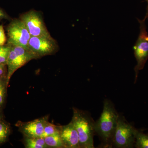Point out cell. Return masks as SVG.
<instances>
[{
    "label": "cell",
    "mask_w": 148,
    "mask_h": 148,
    "mask_svg": "<svg viewBox=\"0 0 148 148\" xmlns=\"http://www.w3.org/2000/svg\"><path fill=\"white\" fill-rule=\"evenodd\" d=\"M119 115L110 101H104L103 112L95 123V132L102 139L105 147H112L114 133L116 128Z\"/></svg>",
    "instance_id": "6da1fadb"
},
{
    "label": "cell",
    "mask_w": 148,
    "mask_h": 148,
    "mask_svg": "<svg viewBox=\"0 0 148 148\" xmlns=\"http://www.w3.org/2000/svg\"><path fill=\"white\" fill-rule=\"evenodd\" d=\"M71 121L79 138L80 148H94L93 136L95 123L88 114L73 108Z\"/></svg>",
    "instance_id": "7a4b0ae2"
},
{
    "label": "cell",
    "mask_w": 148,
    "mask_h": 148,
    "mask_svg": "<svg viewBox=\"0 0 148 148\" xmlns=\"http://www.w3.org/2000/svg\"><path fill=\"white\" fill-rule=\"evenodd\" d=\"M148 18L146 14L143 20L137 18L140 24V34L133 46L134 55L137 64L135 67V82L137 81L138 74L145 67L148 59V33L147 32L146 20Z\"/></svg>",
    "instance_id": "3957f363"
},
{
    "label": "cell",
    "mask_w": 148,
    "mask_h": 148,
    "mask_svg": "<svg viewBox=\"0 0 148 148\" xmlns=\"http://www.w3.org/2000/svg\"><path fill=\"white\" fill-rule=\"evenodd\" d=\"M36 55L28 48L11 45L7 61L8 74L6 83L8 85L11 77L18 69L31 60L37 59Z\"/></svg>",
    "instance_id": "277c9868"
},
{
    "label": "cell",
    "mask_w": 148,
    "mask_h": 148,
    "mask_svg": "<svg viewBox=\"0 0 148 148\" xmlns=\"http://www.w3.org/2000/svg\"><path fill=\"white\" fill-rule=\"evenodd\" d=\"M136 128L127 123L123 117H119L112 140V146L119 148L133 147Z\"/></svg>",
    "instance_id": "5b68a950"
},
{
    "label": "cell",
    "mask_w": 148,
    "mask_h": 148,
    "mask_svg": "<svg viewBox=\"0 0 148 148\" xmlns=\"http://www.w3.org/2000/svg\"><path fill=\"white\" fill-rule=\"evenodd\" d=\"M7 43L12 46L28 48L31 35L25 24L20 18L10 21L7 28Z\"/></svg>",
    "instance_id": "8992f818"
},
{
    "label": "cell",
    "mask_w": 148,
    "mask_h": 148,
    "mask_svg": "<svg viewBox=\"0 0 148 148\" xmlns=\"http://www.w3.org/2000/svg\"><path fill=\"white\" fill-rule=\"evenodd\" d=\"M19 18L25 24L31 36H51L38 12L29 11L21 14Z\"/></svg>",
    "instance_id": "52a82bcc"
},
{
    "label": "cell",
    "mask_w": 148,
    "mask_h": 148,
    "mask_svg": "<svg viewBox=\"0 0 148 148\" xmlns=\"http://www.w3.org/2000/svg\"><path fill=\"white\" fill-rule=\"evenodd\" d=\"M58 48L56 41L51 36H32L28 44V48L38 59L54 54Z\"/></svg>",
    "instance_id": "ba28073f"
},
{
    "label": "cell",
    "mask_w": 148,
    "mask_h": 148,
    "mask_svg": "<svg viewBox=\"0 0 148 148\" xmlns=\"http://www.w3.org/2000/svg\"><path fill=\"white\" fill-rule=\"evenodd\" d=\"M47 121L48 116H45L26 122L18 121L16 126L24 137L42 138L44 128Z\"/></svg>",
    "instance_id": "9c48e42d"
},
{
    "label": "cell",
    "mask_w": 148,
    "mask_h": 148,
    "mask_svg": "<svg viewBox=\"0 0 148 148\" xmlns=\"http://www.w3.org/2000/svg\"><path fill=\"white\" fill-rule=\"evenodd\" d=\"M60 134L65 148H80L78 134L71 121L60 126Z\"/></svg>",
    "instance_id": "30bf717a"
},
{
    "label": "cell",
    "mask_w": 148,
    "mask_h": 148,
    "mask_svg": "<svg viewBox=\"0 0 148 148\" xmlns=\"http://www.w3.org/2000/svg\"><path fill=\"white\" fill-rule=\"evenodd\" d=\"M24 144L26 148H47L44 138L24 137Z\"/></svg>",
    "instance_id": "8fae6325"
},
{
    "label": "cell",
    "mask_w": 148,
    "mask_h": 148,
    "mask_svg": "<svg viewBox=\"0 0 148 148\" xmlns=\"http://www.w3.org/2000/svg\"><path fill=\"white\" fill-rule=\"evenodd\" d=\"M44 138L48 148H66L60 136V132Z\"/></svg>",
    "instance_id": "7c38bea8"
},
{
    "label": "cell",
    "mask_w": 148,
    "mask_h": 148,
    "mask_svg": "<svg viewBox=\"0 0 148 148\" xmlns=\"http://www.w3.org/2000/svg\"><path fill=\"white\" fill-rule=\"evenodd\" d=\"M135 147L137 148H148V134L135 130Z\"/></svg>",
    "instance_id": "4fadbf2b"
},
{
    "label": "cell",
    "mask_w": 148,
    "mask_h": 148,
    "mask_svg": "<svg viewBox=\"0 0 148 148\" xmlns=\"http://www.w3.org/2000/svg\"><path fill=\"white\" fill-rule=\"evenodd\" d=\"M60 132V126L56 125L51 123L49 121L47 122L44 128L43 132L42 138H44L47 136L54 135Z\"/></svg>",
    "instance_id": "5bb4252c"
},
{
    "label": "cell",
    "mask_w": 148,
    "mask_h": 148,
    "mask_svg": "<svg viewBox=\"0 0 148 148\" xmlns=\"http://www.w3.org/2000/svg\"><path fill=\"white\" fill-rule=\"evenodd\" d=\"M10 133V126L4 122L0 121V144L4 143Z\"/></svg>",
    "instance_id": "9a60e30c"
},
{
    "label": "cell",
    "mask_w": 148,
    "mask_h": 148,
    "mask_svg": "<svg viewBox=\"0 0 148 148\" xmlns=\"http://www.w3.org/2000/svg\"><path fill=\"white\" fill-rule=\"evenodd\" d=\"M11 47V45L7 43L0 46V64L6 65Z\"/></svg>",
    "instance_id": "2e32d148"
},
{
    "label": "cell",
    "mask_w": 148,
    "mask_h": 148,
    "mask_svg": "<svg viewBox=\"0 0 148 148\" xmlns=\"http://www.w3.org/2000/svg\"><path fill=\"white\" fill-rule=\"evenodd\" d=\"M7 86L6 80L0 81V108H1L4 103Z\"/></svg>",
    "instance_id": "e0dca14e"
},
{
    "label": "cell",
    "mask_w": 148,
    "mask_h": 148,
    "mask_svg": "<svg viewBox=\"0 0 148 148\" xmlns=\"http://www.w3.org/2000/svg\"><path fill=\"white\" fill-rule=\"evenodd\" d=\"M7 74L8 69L7 65L0 64V81L7 80Z\"/></svg>",
    "instance_id": "ac0fdd59"
},
{
    "label": "cell",
    "mask_w": 148,
    "mask_h": 148,
    "mask_svg": "<svg viewBox=\"0 0 148 148\" xmlns=\"http://www.w3.org/2000/svg\"><path fill=\"white\" fill-rule=\"evenodd\" d=\"M7 37L5 35L3 25H0V46L5 45L7 43Z\"/></svg>",
    "instance_id": "d6986e66"
},
{
    "label": "cell",
    "mask_w": 148,
    "mask_h": 148,
    "mask_svg": "<svg viewBox=\"0 0 148 148\" xmlns=\"http://www.w3.org/2000/svg\"><path fill=\"white\" fill-rule=\"evenodd\" d=\"M10 16L2 9L0 8V22L4 19H9Z\"/></svg>",
    "instance_id": "ffe728a7"
},
{
    "label": "cell",
    "mask_w": 148,
    "mask_h": 148,
    "mask_svg": "<svg viewBox=\"0 0 148 148\" xmlns=\"http://www.w3.org/2000/svg\"><path fill=\"white\" fill-rule=\"evenodd\" d=\"M147 3V13L146 14H148V0H145Z\"/></svg>",
    "instance_id": "44dd1931"
},
{
    "label": "cell",
    "mask_w": 148,
    "mask_h": 148,
    "mask_svg": "<svg viewBox=\"0 0 148 148\" xmlns=\"http://www.w3.org/2000/svg\"><path fill=\"white\" fill-rule=\"evenodd\" d=\"M1 121V114H0V121Z\"/></svg>",
    "instance_id": "7402d4cb"
}]
</instances>
